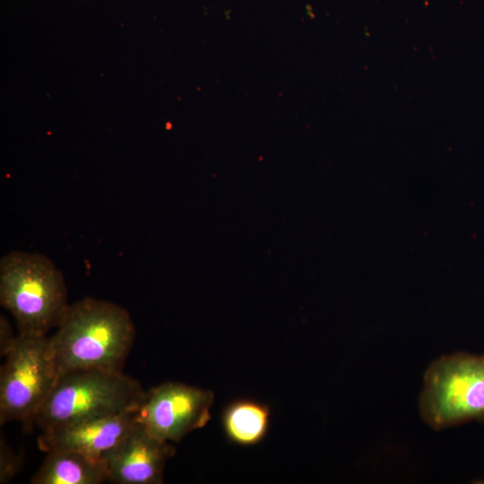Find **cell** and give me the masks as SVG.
<instances>
[{
  "label": "cell",
  "instance_id": "obj_3",
  "mask_svg": "<svg viewBox=\"0 0 484 484\" xmlns=\"http://www.w3.org/2000/svg\"><path fill=\"white\" fill-rule=\"evenodd\" d=\"M0 303L19 333L47 334L69 305L63 273L44 255L12 251L0 261Z\"/></svg>",
  "mask_w": 484,
  "mask_h": 484
},
{
  "label": "cell",
  "instance_id": "obj_1",
  "mask_svg": "<svg viewBox=\"0 0 484 484\" xmlns=\"http://www.w3.org/2000/svg\"><path fill=\"white\" fill-rule=\"evenodd\" d=\"M56 329L48 346L56 378L81 369L123 372L135 337L125 308L91 297L69 304Z\"/></svg>",
  "mask_w": 484,
  "mask_h": 484
},
{
  "label": "cell",
  "instance_id": "obj_9",
  "mask_svg": "<svg viewBox=\"0 0 484 484\" xmlns=\"http://www.w3.org/2000/svg\"><path fill=\"white\" fill-rule=\"evenodd\" d=\"M108 481L106 462L70 450H53L30 480L31 484H100Z\"/></svg>",
  "mask_w": 484,
  "mask_h": 484
},
{
  "label": "cell",
  "instance_id": "obj_11",
  "mask_svg": "<svg viewBox=\"0 0 484 484\" xmlns=\"http://www.w3.org/2000/svg\"><path fill=\"white\" fill-rule=\"evenodd\" d=\"M22 455L15 453L6 443L5 439L0 437V484L10 482L21 471L22 467Z\"/></svg>",
  "mask_w": 484,
  "mask_h": 484
},
{
  "label": "cell",
  "instance_id": "obj_10",
  "mask_svg": "<svg viewBox=\"0 0 484 484\" xmlns=\"http://www.w3.org/2000/svg\"><path fill=\"white\" fill-rule=\"evenodd\" d=\"M271 420L270 408L260 402L239 399L230 402L222 414L226 436L234 444L249 446L266 436Z\"/></svg>",
  "mask_w": 484,
  "mask_h": 484
},
{
  "label": "cell",
  "instance_id": "obj_6",
  "mask_svg": "<svg viewBox=\"0 0 484 484\" xmlns=\"http://www.w3.org/2000/svg\"><path fill=\"white\" fill-rule=\"evenodd\" d=\"M212 392L182 383L167 382L149 392L136 411V420L155 436L179 442L211 419Z\"/></svg>",
  "mask_w": 484,
  "mask_h": 484
},
{
  "label": "cell",
  "instance_id": "obj_7",
  "mask_svg": "<svg viewBox=\"0 0 484 484\" xmlns=\"http://www.w3.org/2000/svg\"><path fill=\"white\" fill-rule=\"evenodd\" d=\"M176 450L148 431L138 421L105 456L108 482L116 484H160L167 461Z\"/></svg>",
  "mask_w": 484,
  "mask_h": 484
},
{
  "label": "cell",
  "instance_id": "obj_4",
  "mask_svg": "<svg viewBox=\"0 0 484 484\" xmlns=\"http://www.w3.org/2000/svg\"><path fill=\"white\" fill-rule=\"evenodd\" d=\"M419 410L436 431L484 421V354L458 351L435 359L424 374Z\"/></svg>",
  "mask_w": 484,
  "mask_h": 484
},
{
  "label": "cell",
  "instance_id": "obj_5",
  "mask_svg": "<svg viewBox=\"0 0 484 484\" xmlns=\"http://www.w3.org/2000/svg\"><path fill=\"white\" fill-rule=\"evenodd\" d=\"M47 334L17 335L0 372V424L33 420L52 390L56 375Z\"/></svg>",
  "mask_w": 484,
  "mask_h": 484
},
{
  "label": "cell",
  "instance_id": "obj_8",
  "mask_svg": "<svg viewBox=\"0 0 484 484\" xmlns=\"http://www.w3.org/2000/svg\"><path fill=\"white\" fill-rule=\"evenodd\" d=\"M136 411L78 422L41 432L39 448L48 453L70 450L94 458H104L134 427Z\"/></svg>",
  "mask_w": 484,
  "mask_h": 484
},
{
  "label": "cell",
  "instance_id": "obj_2",
  "mask_svg": "<svg viewBox=\"0 0 484 484\" xmlns=\"http://www.w3.org/2000/svg\"><path fill=\"white\" fill-rule=\"evenodd\" d=\"M145 395L141 384L124 372L74 370L58 376L33 424L41 432L106 417L140 406Z\"/></svg>",
  "mask_w": 484,
  "mask_h": 484
},
{
  "label": "cell",
  "instance_id": "obj_12",
  "mask_svg": "<svg viewBox=\"0 0 484 484\" xmlns=\"http://www.w3.org/2000/svg\"><path fill=\"white\" fill-rule=\"evenodd\" d=\"M17 336L13 334L12 326L6 317L0 316V354L5 357L13 347Z\"/></svg>",
  "mask_w": 484,
  "mask_h": 484
}]
</instances>
